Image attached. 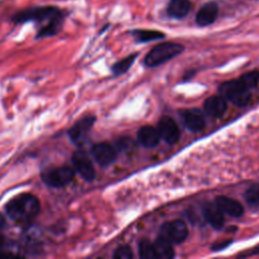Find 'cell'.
<instances>
[{
  "label": "cell",
  "instance_id": "1",
  "mask_svg": "<svg viewBox=\"0 0 259 259\" xmlns=\"http://www.w3.org/2000/svg\"><path fill=\"white\" fill-rule=\"evenodd\" d=\"M13 22L23 24L28 22H38L45 24L39 31L38 38L51 37L58 34L63 23V13L54 7H41L28 9L17 13L13 17Z\"/></svg>",
  "mask_w": 259,
  "mask_h": 259
},
{
  "label": "cell",
  "instance_id": "2",
  "mask_svg": "<svg viewBox=\"0 0 259 259\" xmlns=\"http://www.w3.org/2000/svg\"><path fill=\"white\" fill-rule=\"evenodd\" d=\"M40 207V202L35 196L24 194L8 204L7 213L18 223H29L39 214Z\"/></svg>",
  "mask_w": 259,
  "mask_h": 259
},
{
  "label": "cell",
  "instance_id": "3",
  "mask_svg": "<svg viewBox=\"0 0 259 259\" xmlns=\"http://www.w3.org/2000/svg\"><path fill=\"white\" fill-rule=\"evenodd\" d=\"M185 51V47L177 43H162L154 47L146 56L144 63L147 67L159 66L176 58Z\"/></svg>",
  "mask_w": 259,
  "mask_h": 259
},
{
  "label": "cell",
  "instance_id": "4",
  "mask_svg": "<svg viewBox=\"0 0 259 259\" xmlns=\"http://www.w3.org/2000/svg\"><path fill=\"white\" fill-rule=\"evenodd\" d=\"M221 96L237 107H245L251 99V90L239 80L226 81L219 89Z\"/></svg>",
  "mask_w": 259,
  "mask_h": 259
},
{
  "label": "cell",
  "instance_id": "5",
  "mask_svg": "<svg viewBox=\"0 0 259 259\" xmlns=\"http://www.w3.org/2000/svg\"><path fill=\"white\" fill-rule=\"evenodd\" d=\"M161 237L172 244H182L189 236V228L182 220L165 223L161 227Z\"/></svg>",
  "mask_w": 259,
  "mask_h": 259
},
{
  "label": "cell",
  "instance_id": "6",
  "mask_svg": "<svg viewBox=\"0 0 259 259\" xmlns=\"http://www.w3.org/2000/svg\"><path fill=\"white\" fill-rule=\"evenodd\" d=\"M74 179V171L68 166L54 168L45 172L43 181L46 185L52 188H62L70 184Z\"/></svg>",
  "mask_w": 259,
  "mask_h": 259
},
{
  "label": "cell",
  "instance_id": "7",
  "mask_svg": "<svg viewBox=\"0 0 259 259\" xmlns=\"http://www.w3.org/2000/svg\"><path fill=\"white\" fill-rule=\"evenodd\" d=\"M158 133L167 144L174 145L179 142L181 131L176 121L170 117H163L160 119L157 127Z\"/></svg>",
  "mask_w": 259,
  "mask_h": 259
},
{
  "label": "cell",
  "instance_id": "8",
  "mask_svg": "<svg viewBox=\"0 0 259 259\" xmlns=\"http://www.w3.org/2000/svg\"><path fill=\"white\" fill-rule=\"evenodd\" d=\"M72 163L75 170L85 181L92 182L95 180L96 170L88 154L82 151H78L74 153L72 157Z\"/></svg>",
  "mask_w": 259,
  "mask_h": 259
},
{
  "label": "cell",
  "instance_id": "9",
  "mask_svg": "<svg viewBox=\"0 0 259 259\" xmlns=\"http://www.w3.org/2000/svg\"><path fill=\"white\" fill-rule=\"evenodd\" d=\"M96 118L94 117H86L76 123L69 131V137L71 141L77 145L81 146L88 140L89 134L95 124Z\"/></svg>",
  "mask_w": 259,
  "mask_h": 259
},
{
  "label": "cell",
  "instance_id": "10",
  "mask_svg": "<svg viewBox=\"0 0 259 259\" xmlns=\"http://www.w3.org/2000/svg\"><path fill=\"white\" fill-rule=\"evenodd\" d=\"M92 154L95 160L102 166L113 164L117 158V151L114 146L109 143L96 144L92 149Z\"/></svg>",
  "mask_w": 259,
  "mask_h": 259
},
{
  "label": "cell",
  "instance_id": "11",
  "mask_svg": "<svg viewBox=\"0 0 259 259\" xmlns=\"http://www.w3.org/2000/svg\"><path fill=\"white\" fill-rule=\"evenodd\" d=\"M183 122L185 127L191 132H201L206 126V121L203 113L200 110L192 109L187 110L182 114Z\"/></svg>",
  "mask_w": 259,
  "mask_h": 259
},
{
  "label": "cell",
  "instance_id": "12",
  "mask_svg": "<svg viewBox=\"0 0 259 259\" xmlns=\"http://www.w3.org/2000/svg\"><path fill=\"white\" fill-rule=\"evenodd\" d=\"M228 109L227 100L222 96L210 97L204 104L205 113L212 118H221Z\"/></svg>",
  "mask_w": 259,
  "mask_h": 259
},
{
  "label": "cell",
  "instance_id": "13",
  "mask_svg": "<svg viewBox=\"0 0 259 259\" xmlns=\"http://www.w3.org/2000/svg\"><path fill=\"white\" fill-rule=\"evenodd\" d=\"M204 217L206 221L216 230H221L224 227L225 219L224 213L216 205V203H208L203 209Z\"/></svg>",
  "mask_w": 259,
  "mask_h": 259
},
{
  "label": "cell",
  "instance_id": "14",
  "mask_svg": "<svg viewBox=\"0 0 259 259\" xmlns=\"http://www.w3.org/2000/svg\"><path fill=\"white\" fill-rule=\"evenodd\" d=\"M215 203L224 214H227L231 217L239 218L244 213V209H243L242 205L232 198L220 196V197L216 198Z\"/></svg>",
  "mask_w": 259,
  "mask_h": 259
},
{
  "label": "cell",
  "instance_id": "15",
  "mask_svg": "<svg viewBox=\"0 0 259 259\" xmlns=\"http://www.w3.org/2000/svg\"><path fill=\"white\" fill-rule=\"evenodd\" d=\"M137 138L139 143L146 148H154L160 142V135L158 130L151 126H144L139 129Z\"/></svg>",
  "mask_w": 259,
  "mask_h": 259
},
{
  "label": "cell",
  "instance_id": "16",
  "mask_svg": "<svg viewBox=\"0 0 259 259\" xmlns=\"http://www.w3.org/2000/svg\"><path fill=\"white\" fill-rule=\"evenodd\" d=\"M218 6L215 3L206 4L197 15V24L202 27L212 25L218 17Z\"/></svg>",
  "mask_w": 259,
  "mask_h": 259
},
{
  "label": "cell",
  "instance_id": "17",
  "mask_svg": "<svg viewBox=\"0 0 259 259\" xmlns=\"http://www.w3.org/2000/svg\"><path fill=\"white\" fill-rule=\"evenodd\" d=\"M192 9L190 0H171L167 8L168 15L174 19L186 18Z\"/></svg>",
  "mask_w": 259,
  "mask_h": 259
},
{
  "label": "cell",
  "instance_id": "18",
  "mask_svg": "<svg viewBox=\"0 0 259 259\" xmlns=\"http://www.w3.org/2000/svg\"><path fill=\"white\" fill-rule=\"evenodd\" d=\"M154 250L156 254V258L159 259H170L175 257V250L172 247V243L164 239L163 237H159L154 243Z\"/></svg>",
  "mask_w": 259,
  "mask_h": 259
},
{
  "label": "cell",
  "instance_id": "19",
  "mask_svg": "<svg viewBox=\"0 0 259 259\" xmlns=\"http://www.w3.org/2000/svg\"><path fill=\"white\" fill-rule=\"evenodd\" d=\"M138 42L147 43L155 40H160L164 38V34L157 31H148V30H138L133 33Z\"/></svg>",
  "mask_w": 259,
  "mask_h": 259
},
{
  "label": "cell",
  "instance_id": "20",
  "mask_svg": "<svg viewBox=\"0 0 259 259\" xmlns=\"http://www.w3.org/2000/svg\"><path fill=\"white\" fill-rule=\"evenodd\" d=\"M137 56H138L137 54L130 55L129 57H126L125 59H123V60L119 61L118 63H116L114 65V67H113V73L115 75H122L125 72H127L131 68L133 63L135 62Z\"/></svg>",
  "mask_w": 259,
  "mask_h": 259
},
{
  "label": "cell",
  "instance_id": "21",
  "mask_svg": "<svg viewBox=\"0 0 259 259\" xmlns=\"http://www.w3.org/2000/svg\"><path fill=\"white\" fill-rule=\"evenodd\" d=\"M244 197L249 206L258 208L259 207V184H254L251 187H249Z\"/></svg>",
  "mask_w": 259,
  "mask_h": 259
},
{
  "label": "cell",
  "instance_id": "22",
  "mask_svg": "<svg viewBox=\"0 0 259 259\" xmlns=\"http://www.w3.org/2000/svg\"><path fill=\"white\" fill-rule=\"evenodd\" d=\"M140 256L144 259H154L156 258L154 245L148 240H143L139 245Z\"/></svg>",
  "mask_w": 259,
  "mask_h": 259
},
{
  "label": "cell",
  "instance_id": "23",
  "mask_svg": "<svg viewBox=\"0 0 259 259\" xmlns=\"http://www.w3.org/2000/svg\"><path fill=\"white\" fill-rule=\"evenodd\" d=\"M239 80L246 86V88H248L249 90H253L259 83V72H257V71L248 72V73L242 75L239 78Z\"/></svg>",
  "mask_w": 259,
  "mask_h": 259
},
{
  "label": "cell",
  "instance_id": "24",
  "mask_svg": "<svg viewBox=\"0 0 259 259\" xmlns=\"http://www.w3.org/2000/svg\"><path fill=\"white\" fill-rule=\"evenodd\" d=\"M114 258H116V259H131V258H133L132 249L127 245L121 246L115 251Z\"/></svg>",
  "mask_w": 259,
  "mask_h": 259
},
{
  "label": "cell",
  "instance_id": "25",
  "mask_svg": "<svg viewBox=\"0 0 259 259\" xmlns=\"http://www.w3.org/2000/svg\"><path fill=\"white\" fill-rule=\"evenodd\" d=\"M231 243H232V240H224L221 242H217L212 246V250L213 251H221V250L227 248Z\"/></svg>",
  "mask_w": 259,
  "mask_h": 259
},
{
  "label": "cell",
  "instance_id": "26",
  "mask_svg": "<svg viewBox=\"0 0 259 259\" xmlns=\"http://www.w3.org/2000/svg\"><path fill=\"white\" fill-rule=\"evenodd\" d=\"M6 218H5V216L0 213V230L2 229H4L5 228V226H6Z\"/></svg>",
  "mask_w": 259,
  "mask_h": 259
},
{
  "label": "cell",
  "instance_id": "27",
  "mask_svg": "<svg viewBox=\"0 0 259 259\" xmlns=\"http://www.w3.org/2000/svg\"><path fill=\"white\" fill-rule=\"evenodd\" d=\"M256 253H259V246H258L257 249H256Z\"/></svg>",
  "mask_w": 259,
  "mask_h": 259
}]
</instances>
